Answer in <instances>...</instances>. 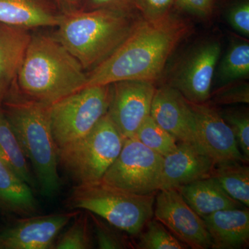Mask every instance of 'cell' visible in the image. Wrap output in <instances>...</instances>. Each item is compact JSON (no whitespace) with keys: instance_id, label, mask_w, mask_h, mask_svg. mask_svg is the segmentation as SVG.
<instances>
[{"instance_id":"1","label":"cell","mask_w":249,"mask_h":249,"mask_svg":"<svg viewBox=\"0 0 249 249\" xmlns=\"http://www.w3.org/2000/svg\"><path fill=\"white\" fill-rule=\"evenodd\" d=\"M190 30L188 23L170 14L152 20L143 18L114 53L87 73L83 89L122 80L154 83Z\"/></svg>"},{"instance_id":"2","label":"cell","mask_w":249,"mask_h":249,"mask_svg":"<svg viewBox=\"0 0 249 249\" xmlns=\"http://www.w3.org/2000/svg\"><path fill=\"white\" fill-rule=\"evenodd\" d=\"M85 71L55 36L32 34L6 98H21L51 106L83 89L87 80Z\"/></svg>"},{"instance_id":"3","label":"cell","mask_w":249,"mask_h":249,"mask_svg":"<svg viewBox=\"0 0 249 249\" xmlns=\"http://www.w3.org/2000/svg\"><path fill=\"white\" fill-rule=\"evenodd\" d=\"M142 19L134 11L78 9L63 13L54 36L90 71L114 53Z\"/></svg>"},{"instance_id":"4","label":"cell","mask_w":249,"mask_h":249,"mask_svg":"<svg viewBox=\"0 0 249 249\" xmlns=\"http://www.w3.org/2000/svg\"><path fill=\"white\" fill-rule=\"evenodd\" d=\"M1 107L30 160L42 194H56L60 187L58 148L51 127L49 106L9 97Z\"/></svg>"},{"instance_id":"5","label":"cell","mask_w":249,"mask_h":249,"mask_svg":"<svg viewBox=\"0 0 249 249\" xmlns=\"http://www.w3.org/2000/svg\"><path fill=\"white\" fill-rule=\"evenodd\" d=\"M155 201V193L134 194L100 181L75 187L70 204L73 209L87 210L113 227L136 236L153 217Z\"/></svg>"},{"instance_id":"6","label":"cell","mask_w":249,"mask_h":249,"mask_svg":"<svg viewBox=\"0 0 249 249\" xmlns=\"http://www.w3.org/2000/svg\"><path fill=\"white\" fill-rule=\"evenodd\" d=\"M124 142L107 113L85 137L58 149V163L78 184L98 182L120 154Z\"/></svg>"},{"instance_id":"7","label":"cell","mask_w":249,"mask_h":249,"mask_svg":"<svg viewBox=\"0 0 249 249\" xmlns=\"http://www.w3.org/2000/svg\"><path fill=\"white\" fill-rule=\"evenodd\" d=\"M111 85L83 88L49 106L51 127L57 148L87 135L107 114Z\"/></svg>"},{"instance_id":"8","label":"cell","mask_w":249,"mask_h":249,"mask_svg":"<svg viewBox=\"0 0 249 249\" xmlns=\"http://www.w3.org/2000/svg\"><path fill=\"white\" fill-rule=\"evenodd\" d=\"M163 157L152 151L135 137L125 139L120 154L101 181L138 195L159 191Z\"/></svg>"},{"instance_id":"9","label":"cell","mask_w":249,"mask_h":249,"mask_svg":"<svg viewBox=\"0 0 249 249\" xmlns=\"http://www.w3.org/2000/svg\"><path fill=\"white\" fill-rule=\"evenodd\" d=\"M154 215L178 240L193 249H207L212 240L204 219L183 199L177 188L160 190Z\"/></svg>"},{"instance_id":"10","label":"cell","mask_w":249,"mask_h":249,"mask_svg":"<svg viewBox=\"0 0 249 249\" xmlns=\"http://www.w3.org/2000/svg\"><path fill=\"white\" fill-rule=\"evenodd\" d=\"M110 85L107 114L124 139L132 138L150 115L155 85L142 80H122Z\"/></svg>"},{"instance_id":"11","label":"cell","mask_w":249,"mask_h":249,"mask_svg":"<svg viewBox=\"0 0 249 249\" xmlns=\"http://www.w3.org/2000/svg\"><path fill=\"white\" fill-rule=\"evenodd\" d=\"M190 104L196 119V145L215 164L228 161L248 162L240 151L231 128L219 111L206 103Z\"/></svg>"},{"instance_id":"12","label":"cell","mask_w":249,"mask_h":249,"mask_svg":"<svg viewBox=\"0 0 249 249\" xmlns=\"http://www.w3.org/2000/svg\"><path fill=\"white\" fill-rule=\"evenodd\" d=\"M221 53L219 42H206L196 49L178 72L173 87L188 101L204 103L209 99L214 70Z\"/></svg>"},{"instance_id":"13","label":"cell","mask_w":249,"mask_h":249,"mask_svg":"<svg viewBox=\"0 0 249 249\" xmlns=\"http://www.w3.org/2000/svg\"><path fill=\"white\" fill-rule=\"evenodd\" d=\"M150 116L177 141L196 145L193 108L189 101L173 87L165 85L156 89Z\"/></svg>"},{"instance_id":"14","label":"cell","mask_w":249,"mask_h":249,"mask_svg":"<svg viewBox=\"0 0 249 249\" xmlns=\"http://www.w3.org/2000/svg\"><path fill=\"white\" fill-rule=\"evenodd\" d=\"M215 163L194 144L181 142L163 157L159 191L178 188L211 177Z\"/></svg>"},{"instance_id":"15","label":"cell","mask_w":249,"mask_h":249,"mask_svg":"<svg viewBox=\"0 0 249 249\" xmlns=\"http://www.w3.org/2000/svg\"><path fill=\"white\" fill-rule=\"evenodd\" d=\"M75 214H51L19 221L0 235V249L52 248L59 232Z\"/></svg>"},{"instance_id":"16","label":"cell","mask_w":249,"mask_h":249,"mask_svg":"<svg viewBox=\"0 0 249 249\" xmlns=\"http://www.w3.org/2000/svg\"><path fill=\"white\" fill-rule=\"evenodd\" d=\"M62 15L55 0H0V22L29 30L57 27Z\"/></svg>"},{"instance_id":"17","label":"cell","mask_w":249,"mask_h":249,"mask_svg":"<svg viewBox=\"0 0 249 249\" xmlns=\"http://www.w3.org/2000/svg\"><path fill=\"white\" fill-rule=\"evenodd\" d=\"M246 208L221 210L203 217L212 240L211 248L239 249L248 247L249 211Z\"/></svg>"},{"instance_id":"18","label":"cell","mask_w":249,"mask_h":249,"mask_svg":"<svg viewBox=\"0 0 249 249\" xmlns=\"http://www.w3.org/2000/svg\"><path fill=\"white\" fill-rule=\"evenodd\" d=\"M31 35L29 29L0 22V107L12 88Z\"/></svg>"},{"instance_id":"19","label":"cell","mask_w":249,"mask_h":249,"mask_svg":"<svg viewBox=\"0 0 249 249\" xmlns=\"http://www.w3.org/2000/svg\"><path fill=\"white\" fill-rule=\"evenodd\" d=\"M177 189L192 209L202 218L221 210L244 206L231 197L211 177L188 183Z\"/></svg>"},{"instance_id":"20","label":"cell","mask_w":249,"mask_h":249,"mask_svg":"<svg viewBox=\"0 0 249 249\" xmlns=\"http://www.w3.org/2000/svg\"><path fill=\"white\" fill-rule=\"evenodd\" d=\"M0 206L24 216L37 211V202L31 186L19 178L0 158Z\"/></svg>"},{"instance_id":"21","label":"cell","mask_w":249,"mask_h":249,"mask_svg":"<svg viewBox=\"0 0 249 249\" xmlns=\"http://www.w3.org/2000/svg\"><path fill=\"white\" fill-rule=\"evenodd\" d=\"M0 158L29 186L34 187V178L20 142L0 107Z\"/></svg>"},{"instance_id":"22","label":"cell","mask_w":249,"mask_h":249,"mask_svg":"<svg viewBox=\"0 0 249 249\" xmlns=\"http://www.w3.org/2000/svg\"><path fill=\"white\" fill-rule=\"evenodd\" d=\"M244 162L228 161L214 166V178L231 197L249 206V168Z\"/></svg>"},{"instance_id":"23","label":"cell","mask_w":249,"mask_h":249,"mask_svg":"<svg viewBox=\"0 0 249 249\" xmlns=\"http://www.w3.org/2000/svg\"><path fill=\"white\" fill-rule=\"evenodd\" d=\"M139 142L152 151L165 157L178 146V141L157 124L151 116L142 122L136 133Z\"/></svg>"},{"instance_id":"24","label":"cell","mask_w":249,"mask_h":249,"mask_svg":"<svg viewBox=\"0 0 249 249\" xmlns=\"http://www.w3.org/2000/svg\"><path fill=\"white\" fill-rule=\"evenodd\" d=\"M249 75V45L237 42L231 46L219 67V79L224 84L242 79Z\"/></svg>"},{"instance_id":"25","label":"cell","mask_w":249,"mask_h":249,"mask_svg":"<svg viewBox=\"0 0 249 249\" xmlns=\"http://www.w3.org/2000/svg\"><path fill=\"white\" fill-rule=\"evenodd\" d=\"M135 248L139 249H187L188 246L178 240L157 219H150L139 232Z\"/></svg>"},{"instance_id":"26","label":"cell","mask_w":249,"mask_h":249,"mask_svg":"<svg viewBox=\"0 0 249 249\" xmlns=\"http://www.w3.org/2000/svg\"><path fill=\"white\" fill-rule=\"evenodd\" d=\"M58 249H87L92 248V240L87 217L75 221L66 232L62 234L55 245Z\"/></svg>"},{"instance_id":"27","label":"cell","mask_w":249,"mask_h":249,"mask_svg":"<svg viewBox=\"0 0 249 249\" xmlns=\"http://www.w3.org/2000/svg\"><path fill=\"white\" fill-rule=\"evenodd\" d=\"M220 113L224 120L230 126L239 147L245 160L249 159V117L246 111L227 109Z\"/></svg>"},{"instance_id":"28","label":"cell","mask_w":249,"mask_h":249,"mask_svg":"<svg viewBox=\"0 0 249 249\" xmlns=\"http://www.w3.org/2000/svg\"><path fill=\"white\" fill-rule=\"evenodd\" d=\"M93 223L95 235L99 249H127L132 247L127 237L121 233L120 229L114 230L116 227L111 224V227H109L106 223L94 217Z\"/></svg>"},{"instance_id":"29","label":"cell","mask_w":249,"mask_h":249,"mask_svg":"<svg viewBox=\"0 0 249 249\" xmlns=\"http://www.w3.org/2000/svg\"><path fill=\"white\" fill-rule=\"evenodd\" d=\"M176 0H135V8L145 19H159L170 14Z\"/></svg>"},{"instance_id":"30","label":"cell","mask_w":249,"mask_h":249,"mask_svg":"<svg viewBox=\"0 0 249 249\" xmlns=\"http://www.w3.org/2000/svg\"><path fill=\"white\" fill-rule=\"evenodd\" d=\"M214 102L220 105L249 103V85L240 84L224 88L217 91L214 96Z\"/></svg>"},{"instance_id":"31","label":"cell","mask_w":249,"mask_h":249,"mask_svg":"<svg viewBox=\"0 0 249 249\" xmlns=\"http://www.w3.org/2000/svg\"><path fill=\"white\" fill-rule=\"evenodd\" d=\"M228 19L231 27L243 36H249V4L248 1L238 3L232 6Z\"/></svg>"},{"instance_id":"32","label":"cell","mask_w":249,"mask_h":249,"mask_svg":"<svg viewBox=\"0 0 249 249\" xmlns=\"http://www.w3.org/2000/svg\"><path fill=\"white\" fill-rule=\"evenodd\" d=\"M82 9L132 11L136 9L135 0H87L86 8Z\"/></svg>"},{"instance_id":"33","label":"cell","mask_w":249,"mask_h":249,"mask_svg":"<svg viewBox=\"0 0 249 249\" xmlns=\"http://www.w3.org/2000/svg\"><path fill=\"white\" fill-rule=\"evenodd\" d=\"M178 7L199 17L212 14L213 0H176Z\"/></svg>"},{"instance_id":"34","label":"cell","mask_w":249,"mask_h":249,"mask_svg":"<svg viewBox=\"0 0 249 249\" xmlns=\"http://www.w3.org/2000/svg\"><path fill=\"white\" fill-rule=\"evenodd\" d=\"M62 13L70 12L79 9V0H55Z\"/></svg>"}]
</instances>
